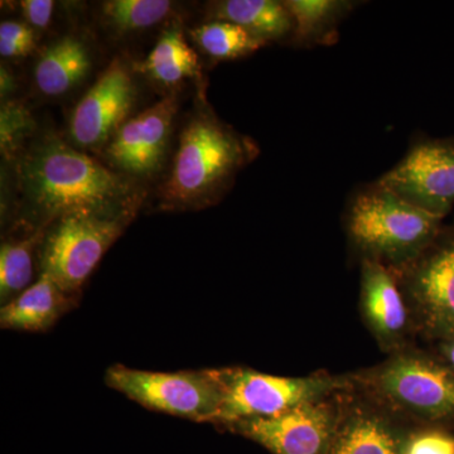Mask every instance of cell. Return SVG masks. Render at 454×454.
<instances>
[{
  "mask_svg": "<svg viewBox=\"0 0 454 454\" xmlns=\"http://www.w3.org/2000/svg\"><path fill=\"white\" fill-rule=\"evenodd\" d=\"M17 176L23 219L31 230L70 215L136 217L145 196L136 179L51 134L27 149Z\"/></svg>",
  "mask_w": 454,
  "mask_h": 454,
  "instance_id": "obj_1",
  "label": "cell"
},
{
  "mask_svg": "<svg viewBox=\"0 0 454 454\" xmlns=\"http://www.w3.org/2000/svg\"><path fill=\"white\" fill-rule=\"evenodd\" d=\"M259 154L249 137L221 121L210 107L193 114L179 136L168 177L160 191L166 210H201L225 196L236 176Z\"/></svg>",
  "mask_w": 454,
  "mask_h": 454,
  "instance_id": "obj_2",
  "label": "cell"
},
{
  "mask_svg": "<svg viewBox=\"0 0 454 454\" xmlns=\"http://www.w3.org/2000/svg\"><path fill=\"white\" fill-rule=\"evenodd\" d=\"M443 220L375 181L349 197L343 226L360 262L370 260L396 271L428 247Z\"/></svg>",
  "mask_w": 454,
  "mask_h": 454,
  "instance_id": "obj_3",
  "label": "cell"
},
{
  "mask_svg": "<svg viewBox=\"0 0 454 454\" xmlns=\"http://www.w3.org/2000/svg\"><path fill=\"white\" fill-rule=\"evenodd\" d=\"M349 373L356 387L411 426H454V372L437 355L411 345Z\"/></svg>",
  "mask_w": 454,
  "mask_h": 454,
  "instance_id": "obj_4",
  "label": "cell"
},
{
  "mask_svg": "<svg viewBox=\"0 0 454 454\" xmlns=\"http://www.w3.org/2000/svg\"><path fill=\"white\" fill-rule=\"evenodd\" d=\"M221 389L219 413L214 424L273 417L304 403L316 402L348 389L351 373L317 372L309 376L270 375L249 367L214 369Z\"/></svg>",
  "mask_w": 454,
  "mask_h": 454,
  "instance_id": "obj_5",
  "label": "cell"
},
{
  "mask_svg": "<svg viewBox=\"0 0 454 454\" xmlns=\"http://www.w3.org/2000/svg\"><path fill=\"white\" fill-rule=\"evenodd\" d=\"M417 336L454 339V223L443 225L417 258L394 271Z\"/></svg>",
  "mask_w": 454,
  "mask_h": 454,
  "instance_id": "obj_6",
  "label": "cell"
},
{
  "mask_svg": "<svg viewBox=\"0 0 454 454\" xmlns=\"http://www.w3.org/2000/svg\"><path fill=\"white\" fill-rule=\"evenodd\" d=\"M133 219L70 215L53 221L44 230L38 249L40 274L76 295Z\"/></svg>",
  "mask_w": 454,
  "mask_h": 454,
  "instance_id": "obj_7",
  "label": "cell"
},
{
  "mask_svg": "<svg viewBox=\"0 0 454 454\" xmlns=\"http://www.w3.org/2000/svg\"><path fill=\"white\" fill-rule=\"evenodd\" d=\"M106 384L158 413L197 423H215L219 413L221 389L214 369L158 372L114 365L106 370Z\"/></svg>",
  "mask_w": 454,
  "mask_h": 454,
  "instance_id": "obj_8",
  "label": "cell"
},
{
  "mask_svg": "<svg viewBox=\"0 0 454 454\" xmlns=\"http://www.w3.org/2000/svg\"><path fill=\"white\" fill-rule=\"evenodd\" d=\"M340 394L273 417L239 420L221 428L258 443L271 454H327L340 422Z\"/></svg>",
  "mask_w": 454,
  "mask_h": 454,
  "instance_id": "obj_9",
  "label": "cell"
},
{
  "mask_svg": "<svg viewBox=\"0 0 454 454\" xmlns=\"http://www.w3.org/2000/svg\"><path fill=\"white\" fill-rule=\"evenodd\" d=\"M403 200L446 219L454 206V138H419L378 179Z\"/></svg>",
  "mask_w": 454,
  "mask_h": 454,
  "instance_id": "obj_10",
  "label": "cell"
},
{
  "mask_svg": "<svg viewBox=\"0 0 454 454\" xmlns=\"http://www.w3.org/2000/svg\"><path fill=\"white\" fill-rule=\"evenodd\" d=\"M137 100L136 83L121 59H115L74 107L70 138L77 148L104 149L129 119Z\"/></svg>",
  "mask_w": 454,
  "mask_h": 454,
  "instance_id": "obj_11",
  "label": "cell"
},
{
  "mask_svg": "<svg viewBox=\"0 0 454 454\" xmlns=\"http://www.w3.org/2000/svg\"><path fill=\"white\" fill-rule=\"evenodd\" d=\"M340 422L327 454H403L406 435L414 426L354 381L340 391Z\"/></svg>",
  "mask_w": 454,
  "mask_h": 454,
  "instance_id": "obj_12",
  "label": "cell"
},
{
  "mask_svg": "<svg viewBox=\"0 0 454 454\" xmlns=\"http://www.w3.org/2000/svg\"><path fill=\"white\" fill-rule=\"evenodd\" d=\"M177 110V98L166 97L125 122L104 148L113 169L136 179L162 168Z\"/></svg>",
  "mask_w": 454,
  "mask_h": 454,
  "instance_id": "obj_13",
  "label": "cell"
},
{
  "mask_svg": "<svg viewBox=\"0 0 454 454\" xmlns=\"http://www.w3.org/2000/svg\"><path fill=\"white\" fill-rule=\"evenodd\" d=\"M360 269V313L379 348L391 355L414 345L413 318L395 273L370 260Z\"/></svg>",
  "mask_w": 454,
  "mask_h": 454,
  "instance_id": "obj_14",
  "label": "cell"
},
{
  "mask_svg": "<svg viewBox=\"0 0 454 454\" xmlns=\"http://www.w3.org/2000/svg\"><path fill=\"white\" fill-rule=\"evenodd\" d=\"M76 295L66 293L51 278L40 274L14 300L2 306L0 325L3 330L22 333H44L74 306Z\"/></svg>",
  "mask_w": 454,
  "mask_h": 454,
  "instance_id": "obj_15",
  "label": "cell"
},
{
  "mask_svg": "<svg viewBox=\"0 0 454 454\" xmlns=\"http://www.w3.org/2000/svg\"><path fill=\"white\" fill-rule=\"evenodd\" d=\"M291 13L292 40L300 49L333 46L340 38V26L360 3L348 0H286Z\"/></svg>",
  "mask_w": 454,
  "mask_h": 454,
  "instance_id": "obj_16",
  "label": "cell"
},
{
  "mask_svg": "<svg viewBox=\"0 0 454 454\" xmlns=\"http://www.w3.org/2000/svg\"><path fill=\"white\" fill-rule=\"evenodd\" d=\"M91 68L89 47L80 38L64 37L53 42L35 68L37 89L47 97H61L88 76Z\"/></svg>",
  "mask_w": 454,
  "mask_h": 454,
  "instance_id": "obj_17",
  "label": "cell"
},
{
  "mask_svg": "<svg viewBox=\"0 0 454 454\" xmlns=\"http://www.w3.org/2000/svg\"><path fill=\"white\" fill-rule=\"evenodd\" d=\"M212 20L243 27L267 43L291 42L293 20L284 2L277 0H223L211 5Z\"/></svg>",
  "mask_w": 454,
  "mask_h": 454,
  "instance_id": "obj_18",
  "label": "cell"
},
{
  "mask_svg": "<svg viewBox=\"0 0 454 454\" xmlns=\"http://www.w3.org/2000/svg\"><path fill=\"white\" fill-rule=\"evenodd\" d=\"M140 68L153 82L168 88L201 74L199 56L187 43L178 25L162 33Z\"/></svg>",
  "mask_w": 454,
  "mask_h": 454,
  "instance_id": "obj_19",
  "label": "cell"
},
{
  "mask_svg": "<svg viewBox=\"0 0 454 454\" xmlns=\"http://www.w3.org/2000/svg\"><path fill=\"white\" fill-rule=\"evenodd\" d=\"M44 229L2 244L0 249V301L3 306L32 286L33 258L40 249Z\"/></svg>",
  "mask_w": 454,
  "mask_h": 454,
  "instance_id": "obj_20",
  "label": "cell"
},
{
  "mask_svg": "<svg viewBox=\"0 0 454 454\" xmlns=\"http://www.w3.org/2000/svg\"><path fill=\"white\" fill-rule=\"evenodd\" d=\"M192 37L206 55L217 61L241 59L268 44L243 27L226 20L203 23L193 29Z\"/></svg>",
  "mask_w": 454,
  "mask_h": 454,
  "instance_id": "obj_21",
  "label": "cell"
},
{
  "mask_svg": "<svg viewBox=\"0 0 454 454\" xmlns=\"http://www.w3.org/2000/svg\"><path fill=\"white\" fill-rule=\"evenodd\" d=\"M172 12L166 0H112L104 3L103 16L119 32L140 31L162 22Z\"/></svg>",
  "mask_w": 454,
  "mask_h": 454,
  "instance_id": "obj_22",
  "label": "cell"
},
{
  "mask_svg": "<svg viewBox=\"0 0 454 454\" xmlns=\"http://www.w3.org/2000/svg\"><path fill=\"white\" fill-rule=\"evenodd\" d=\"M0 116L2 153L7 160H11L17 153L26 137L32 133L35 121L26 106L18 103L3 106Z\"/></svg>",
  "mask_w": 454,
  "mask_h": 454,
  "instance_id": "obj_23",
  "label": "cell"
},
{
  "mask_svg": "<svg viewBox=\"0 0 454 454\" xmlns=\"http://www.w3.org/2000/svg\"><path fill=\"white\" fill-rule=\"evenodd\" d=\"M403 454H454V435L437 427H411Z\"/></svg>",
  "mask_w": 454,
  "mask_h": 454,
  "instance_id": "obj_24",
  "label": "cell"
},
{
  "mask_svg": "<svg viewBox=\"0 0 454 454\" xmlns=\"http://www.w3.org/2000/svg\"><path fill=\"white\" fill-rule=\"evenodd\" d=\"M55 3L51 0H25L20 2L23 16L28 20L29 25L35 28H46L52 18Z\"/></svg>",
  "mask_w": 454,
  "mask_h": 454,
  "instance_id": "obj_25",
  "label": "cell"
},
{
  "mask_svg": "<svg viewBox=\"0 0 454 454\" xmlns=\"http://www.w3.org/2000/svg\"><path fill=\"white\" fill-rule=\"evenodd\" d=\"M0 40L26 44L35 49V33L25 23L5 20L0 25Z\"/></svg>",
  "mask_w": 454,
  "mask_h": 454,
  "instance_id": "obj_26",
  "label": "cell"
},
{
  "mask_svg": "<svg viewBox=\"0 0 454 454\" xmlns=\"http://www.w3.org/2000/svg\"><path fill=\"white\" fill-rule=\"evenodd\" d=\"M435 355L454 372V339L441 340L435 343Z\"/></svg>",
  "mask_w": 454,
  "mask_h": 454,
  "instance_id": "obj_27",
  "label": "cell"
},
{
  "mask_svg": "<svg viewBox=\"0 0 454 454\" xmlns=\"http://www.w3.org/2000/svg\"><path fill=\"white\" fill-rule=\"evenodd\" d=\"M2 76H0V80H2V95L4 97V95L9 94V92L13 91L14 89H16V82H14L13 77H12V74L8 73L7 70H5L4 67H2V73H0Z\"/></svg>",
  "mask_w": 454,
  "mask_h": 454,
  "instance_id": "obj_28",
  "label": "cell"
}]
</instances>
